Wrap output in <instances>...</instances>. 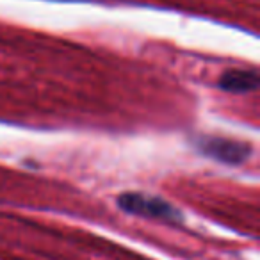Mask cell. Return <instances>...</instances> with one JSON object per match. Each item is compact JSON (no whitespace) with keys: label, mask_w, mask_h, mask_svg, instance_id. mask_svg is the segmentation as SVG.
<instances>
[{"label":"cell","mask_w":260,"mask_h":260,"mask_svg":"<svg viewBox=\"0 0 260 260\" xmlns=\"http://www.w3.org/2000/svg\"><path fill=\"white\" fill-rule=\"evenodd\" d=\"M196 146L207 157L217 160V162L230 164V166H241L251 157L253 152L251 145H248V143L221 138V136H202L196 141Z\"/></svg>","instance_id":"2"},{"label":"cell","mask_w":260,"mask_h":260,"mask_svg":"<svg viewBox=\"0 0 260 260\" xmlns=\"http://www.w3.org/2000/svg\"><path fill=\"white\" fill-rule=\"evenodd\" d=\"M219 89L226 93L244 94L258 87V72L255 68H232L221 73L217 80Z\"/></svg>","instance_id":"3"},{"label":"cell","mask_w":260,"mask_h":260,"mask_svg":"<svg viewBox=\"0 0 260 260\" xmlns=\"http://www.w3.org/2000/svg\"><path fill=\"white\" fill-rule=\"evenodd\" d=\"M118 207L123 212L130 214V216H141L146 219H155L162 221V223H182V212L170 202L159 198L153 194H145V192H136L128 191L123 192L116 200Z\"/></svg>","instance_id":"1"}]
</instances>
